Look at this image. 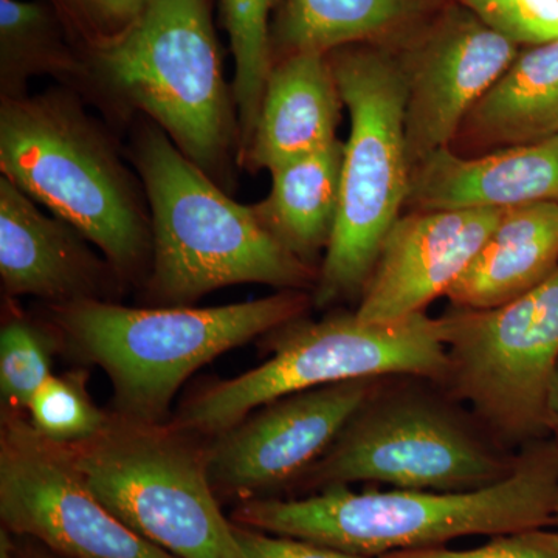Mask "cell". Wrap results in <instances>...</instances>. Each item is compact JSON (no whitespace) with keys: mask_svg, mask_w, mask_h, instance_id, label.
<instances>
[{"mask_svg":"<svg viewBox=\"0 0 558 558\" xmlns=\"http://www.w3.org/2000/svg\"><path fill=\"white\" fill-rule=\"evenodd\" d=\"M0 329V395L2 410L27 411L33 396L51 376V357L60 348L50 323L25 317L7 300Z\"/></svg>","mask_w":558,"mask_h":558,"instance_id":"24","label":"cell"},{"mask_svg":"<svg viewBox=\"0 0 558 558\" xmlns=\"http://www.w3.org/2000/svg\"><path fill=\"white\" fill-rule=\"evenodd\" d=\"M81 54L84 101L113 124L153 121L220 189H233L240 117L211 0H150L123 35Z\"/></svg>","mask_w":558,"mask_h":558,"instance_id":"2","label":"cell"},{"mask_svg":"<svg viewBox=\"0 0 558 558\" xmlns=\"http://www.w3.org/2000/svg\"><path fill=\"white\" fill-rule=\"evenodd\" d=\"M84 105L65 86L0 100V172L75 227L124 288L143 289L153 266L148 197L106 124Z\"/></svg>","mask_w":558,"mask_h":558,"instance_id":"3","label":"cell"},{"mask_svg":"<svg viewBox=\"0 0 558 558\" xmlns=\"http://www.w3.org/2000/svg\"><path fill=\"white\" fill-rule=\"evenodd\" d=\"M328 57L351 131L339 216L311 292L317 310L362 299L381 244L405 208L411 172L407 78L398 54L379 44H355Z\"/></svg>","mask_w":558,"mask_h":558,"instance_id":"6","label":"cell"},{"mask_svg":"<svg viewBox=\"0 0 558 558\" xmlns=\"http://www.w3.org/2000/svg\"><path fill=\"white\" fill-rule=\"evenodd\" d=\"M556 524H557V526H558V510H557V523H556Z\"/></svg>","mask_w":558,"mask_h":558,"instance_id":"32","label":"cell"},{"mask_svg":"<svg viewBox=\"0 0 558 558\" xmlns=\"http://www.w3.org/2000/svg\"><path fill=\"white\" fill-rule=\"evenodd\" d=\"M550 414L554 418V433L558 429V365L556 377H554L553 389H550Z\"/></svg>","mask_w":558,"mask_h":558,"instance_id":"31","label":"cell"},{"mask_svg":"<svg viewBox=\"0 0 558 558\" xmlns=\"http://www.w3.org/2000/svg\"><path fill=\"white\" fill-rule=\"evenodd\" d=\"M132 130L130 159L148 197L153 266L143 306H193L240 284L314 290L318 267L293 255L260 223L252 205L231 199L145 117Z\"/></svg>","mask_w":558,"mask_h":558,"instance_id":"4","label":"cell"},{"mask_svg":"<svg viewBox=\"0 0 558 558\" xmlns=\"http://www.w3.org/2000/svg\"><path fill=\"white\" fill-rule=\"evenodd\" d=\"M554 137H558V39L520 51L470 110L454 142L486 154Z\"/></svg>","mask_w":558,"mask_h":558,"instance_id":"19","label":"cell"},{"mask_svg":"<svg viewBox=\"0 0 558 558\" xmlns=\"http://www.w3.org/2000/svg\"><path fill=\"white\" fill-rule=\"evenodd\" d=\"M447 349L440 387L472 409L497 442L554 433L550 389L558 365V269L490 310L453 307L439 317Z\"/></svg>","mask_w":558,"mask_h":558,"instance_id":"10","label":"cell"},{"mask_svg":"<svg viewBox=\"0 0 558 558\" xmlns=\"http://www.w3.org/2000/svg\"><path fill=\"white\" fill-rule=\"evenodd\" d=\"M69 447L94 494L140 537L178 558H242L209 480V439L110 411L98 435Z\"/></svg>","mask_w":558,"mask_h":558,"instance_id":"8","label":"cell"},{"mask_svg":"<svg viewBox=\"0 0 558 558\" xmlns=\"http://www.w3.org/2000/svg\"><path fill=\"white\" fill-rule=\"evenodd\" d=\"M558 204V137L461 156L453 148L436 150L411 168L405 208L509 209Z\"/></svg>","mask_w":558,"mask_h":558,"instance_id":"16","label":"cell"},{"mask_svg":"<svg viewBox=\"0 0 558 558\" xmlns=\"http://www.w3.org/2000/svg\"><path fill=\"white\" fill-rule=\"evenodd\" d=\"M381 380L341 381L293 392L209 439V480L216 495L245 501L295 486Z\"/></svg>","mask_w":558,"mask_h":558,"instance_id":"12","label":"cell"},{"mask_svg":"<svg viewBox=\"0 0 558 558\" xmlns=\"http://www.w3.org/2000/svg\"><path fill=\"white\" fill-rule=\"evenodd\" d=\"M343 100L328 53L279 58L266 81L255 132L242 154L248 172L277 170L337 140Z\"/></svg>","mask_w":558,"mask_h":558,"instance_id":"17","label":"cell"},{"mask_svg":"<svg viewBox=\"0 0 558 558\" xmlns=\"http://www.w3.org/2000/svg\"><path fill=\"white\" fill-rule=\"evenodd\" d=\"M344 142L337 138L270 172L266 199L252 205L260 223L293 255L318 267L340 208Z\"/></svg>","mask_w":558,"mask_h":558,"instance_id":"20","label":"cell"},{"mask_svg":"<svg viewBox=\"0 0 558 558\" xmlns=\"http://www.w3.org/2000/svg\"><path fill=\"white\" fill-rule=\"evenodd\" d=\"M556 435H557V438H558V429H557V432H556Z\"/></svg>","mask_w":558,"mask_h":558,"instance_id":"33","label":"cell"},{"mask_svg":"<svg viewBox=\"0 0 558 558\" xmlns=\"http://www.w3.org/2000/svg\"><path fill=\"white\" fill-rule=\"evenodd\" d=\"M25 413L40 435L64 446L94 438L110 418V411L90 398L86 371L81 369L51 374Z\"/></svg>","mask_w":558,"mask_h":558,"instance_id":"25","label":"cell"},{"mask_svg":"<svg viewBox=\"0 0 558 558\" xmlns=\"http://www.w3.org/2000/svg\"><path fill=\"white\" fill-rule=\"evenodd\" d=\"M0 519L14 537L64 558H178L124 526L84 480L70 447L40 435L25 411L0 416Z\"/></svg>","mask_w":558,"mask_h":558,"instance_id":"11","label":"cell"},{"mask_svg":"<svg viewBox=\"0 0 558 558\" xmlns=\"http://www.w3.org/2000/svg\"><path fill=\"white\" fill-rule=\"evenodd\" d=\"M14 558H64L51 553L36 539L14 537Z\"/></svg>","mask_w":558,"mask_h":558,"instance_id":"30","label":"cell"},{"mask_svg":"<svg viewBox=\"0 0 558 558\" xmlns=\"http://www.w3.org/2000/svg\"><path fill=\"white\" fill-rule=\"evenodd\" d=\"M282 0H219L222 27L230 38L234 60V101L240 117V157L247 149L269 78L271 54L270 31L275 13Z\"/></svg>","mask_w":558,"mask_h":558,"instance_id":"23","label":"cell"},{"mask_svg":"<svg viewBox=\"0 0 558 558\" xmlns=\"http://www.w3.org/2000/svg\"><path fill=\"white\" fill-rule=\"evenodd\" d=\"M380 558H558V531L529 529L492 537L478 548L453 550L438 546L402 550Z\"/></svg>","mask_w":558,"mask_h":558,"instance_id":"28","label":"cell"},{"mask_svg":"<svg viewBox=\"0 0 558 558\" xmlns=\"http://www.w3.org/2000/svg\"><path fill=\"white\" fill-rule=\"evenodd\" d=\"M57 11L81 51L119 38L150 0H46Z\"/></svg>","mask_w":558,"mask_h":558,"instance_id":"27","label":"cell"},{"mask_svg":"<svg viewBox=\"0 0 558 558\" xmlns=\"http://www.w3.org/2000/svg\"><path fill=\"white\" fill-rule=\"evenodd\" d=\"M505 209H418L396 220L359 300V318L398 322L447 296Z\"/></svg>","mask_w":558,"mask_h":558,"instance_id":"14","label":"cell"},{"mask_svg":"<svg viewBox=\"0 0 558 558\" xmlns=\"http://www.w3.org/2000/svg\"><path fill=\"white\" fill-rule=\"evenodd\" d=\"M83 54L46 0H0V100L28 95V84L51 76L75 90Z\"/></svg>","mask_w":558,"mask_h":558,"instance_id":"22","label":"cell"},{"mask_svg":"<svg viewBox=\"0 0 558 558\" xmlns=\"http://www.w3.org/2000/svg\"><path fill=\"white\" fill-rule=\"evenodd\" d=\"M271 355L256 368L197 388L170 421L213 439L253 411L293 392L362 379L414 377L440 384L447 349L439 318L427 312L398 322L333 314L295 319L264 337Z\"/></svg>","mask_w":558,"mask_h":558,"instance_id":"7","label":"cell"},{"mask_svg":"<svg viewBox=\"0 0 558 558\" xmlns=\"http://www.w3.org/2000/svg\"><path fill=\"white\" fill-rule=\"evenodd\" d=\"M391 377L349 418L330 449L293 487L319 492L351 484L468 492L508 478L510 457L486 429L447 400Z\"/></svg>","mask_w":558,"mask_h":558,"instance_id":"9","label":"cell"},{"mask_svg":"<svg viewBox=\"0 0 558 558\" xmlns=\"http://www.w3.org/2000/svg\"><path fill=\"white\" fill-rule=\"evenodd\" d=\"M557 269L558 204L505 209L447 299L453 307L490 310L534 289Z\"/></svg>","mask_w":558,"mask_h":558,"instance_id":"18","label":"cell"},{"mask_svg":"<svg viewBox=\"0 0 558 558\" xmlns=\"http://www.w3.org/2000/svg\"><path fill=\"white\" fill-rule=\"evenodd\" d=\"M519 53L515 43L458 3L444 10L398 54L407 78L410 168L453 145L470 110Z\"/></svg>","mask_w":558,"mask_h":558,"instance_id":"13","label":"cell"},{"mask_svg":"<svg viewBox=\"0 0 558 558\" xmlns=\"http://www.w3.org/2000/svg\"><path fill=\"white\" fill-rule=\"evenodd\" d=\"M306 290L215 307H128L119 301L47 306L60 348L98 366L113 389V413L132 421H170L186 380L231 349L306 317Z\"/></svg>","mask_w":558,"mask_h":558,"instance_id":"5","label":"cell"},{"mask_svg":"<svg viewBox=\"0 0 558 558\" xmlns=\"http://www.w3.org/2000/svg\"><path fill=\"white\" fill-rule=\"evenodd\" d=\"M557 510L558 439H543L524 446L512 473L494 486L468 492L330 487L303 498H252L234 510L233 523L380 558L473 535L549 527L557 523Z\"/></svg>","mask_w":558,"mask_h":558,"instance_id":"1","label":"cell"},{"mask_svg":"<svg viewBox=\"0 0 558 558\" xmlns=\"http://www.w3.org/2000/svg\"><path fill=\"white\" fill-rule=\"evenodd\" d=\"M492 31L517 46L558 39V0H458Z\"/></svg>","mask_w":558,"mask_h":558,"instance_id":"26","label":"cell"},{"mask_svg":"<svg viewBox=\"0 0 558 558\" xmlns=\"http://www.w3.org/2000/svg\"><path fill=\"white\" fill-rule=\"evenodd\" d=\"M234 534L241 546L242 558H365L306 539L269 534L236 523Z\"/></svg>","mask_w":558,"mask_h":558,"instance_id":"29","label":"cell"},{"mask_svg":"<svg viewBox=\"0 0 558 558\" xmlns=\"http://www.w3.org/2000/svg\"><path fill=\"white\" fill-rule=\"evenodd\" d=\"M428 0H282L270 40L274 61L300 51L379 44L427 13Z\"/></svg>","mask_w":558,"mask_h":558,"instance_id":"21","label":"cell"},{"mask_svg":"<svg viewBox=\"0 0 558 558\" xmlns=\"http://www.w3.org/2000/svg\"><path fill=\"white\" fill-rule=\"evenodd\" d=\"M0 279L3 299L35 296L47 306L119 301L124 284L75 227L44 213L0 175Z\"/></svg>","mask_w":558,"mask_h":558,"instance_id":"15","label":"cell"}]
</instances>
